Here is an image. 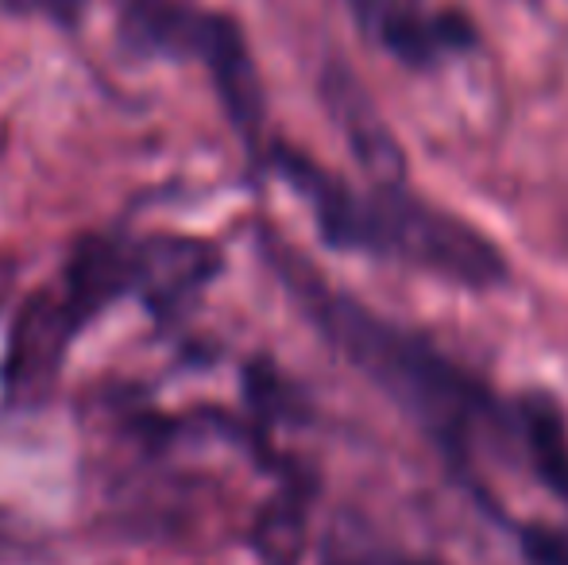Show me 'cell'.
Listing matches in <instances>:
<instances>
[{
	"label": "cell",
	"instance_id": "cell-9",
	"mask_svg": "<svg viewBox=\"0 0 568 565\" xmlns=\"http://www.w3.org/2000/svg\"><path fill=\"white\" fill-rule=\"evenodd\" d=\"M406 565H434V562H406Z\"/></svg>",
	"mask_w": 568,
	"mask_h": 565
},
{
	"label": "cell",
	"instance_id": "cell-5",
	"mask_svg": "<svg viewBox=\"0 0 568 565\" xmlns=\"http://www.w3.org/2000/svg\"><path fill=\"white\" fill-rule=\"evenodd\" d=\"M221 264V249L202 236H132V294L151 306V314H179L217 280Z\"/></svg>",
	"mask_w": 568,
	"mask_h": 565
},
{
	"label": "cell",
	"instance_id": "cell-7",
	"mask_svg": "<svg viewBox=\"0 0 568 565\" xmlns=\"http://www.w3.org/2000/svg\"><path fill=\"white\" fill-rule=\"evenodd\" d=\"M8 4H12L16 12L47 16V20L70 28V23H78V16H82V8L90 4V0H8Z\"/></svg>",
	"mask_w": 568,
	"mask_h": 565
},
{
	"label": "cell",
	"instance_id": "cell-6",
	"mask_svg": "<svg viewBox=\"0 0 568 565\" xmlns=\"http://www.w3.org/2000/svg\"><path fill=\"white\" fill-rule=\"evenodd\" d=\"M526 565H568V535L549 523H526L518 531Z\"/></svg>",
	"mask_w": 568,
	"mask_h": 565
},
{
	"label": "cell",
	"instance_id": "cell-8",
	"mask_svg": "<svg viewBox=\"0 0 568 565\" xmlns=\"http://www.w3.org/2000/svg\"><path fill=\"white\" fill-rule=\"evenodd\" d=\"M8 551H20V538H16L12 523L0 515V554H8Z\"/></svg>",
	"mask_w": 568,
	"mask_h": 565
},
{
	"label": "cell",
	"instance_id": "cell-2",
	"mask_svg": "<svg viewBox=\"0 0 568 565\" xmlns=\"http://www.w3.org/2000/svg\"><path fill=\"white\" fill-rule=\"evenodd\" d=\"M271 163L310 205L329 249L418 268L464 291H491L507 283V256L495 249L491 236L453 210L418 198L406 182H372V190H352L286 143L271 148Z\"/></svg>",
	"mask_w": 568,
	"mask_h": 565
},
{
	"label": "cell",
	"instance_id": "cell-1",
	"mask_svg": "<svg viewBox=\"0 0 568 565\" xmlns=\"http://www.w3.org/2000/svg\"><path fill=\"white\" fill-rule=\"evenodd\" d=\"M263 252L275 264L283 286L294 294V302L325 333V341L341 349L367 380H375L456 465H464L476 430L495 415V395L471 372L453 364L442 349L383 322L352 294L329 286L278 236L263 233Z\"/></svg>",
	"mask_w": 568,
	"mask_h": 565
},
{
	"label": "cell",
	"instance_id": "cell-3",
	"mask_svg": "<svg viewBox=\"0 0 568 565\" xmlns=\"http://www.w3.org/2000/svg\"><path fill=\"white\" fill-rule=\"evenodd\" d=\"M82 314L62 286H39L16 314L4 353V395L23 407H39L59 384L62 361L82 330Z\"/></svg>",
	"mask_w": 568,
	"mask_h": 565
},
{
	"label": "cell",
	"instance_id": "cell-4",
	"mask_svg": "<svg viewBox=\"0 0 568 565\" xmlns=\"http://www.w3.org/2000/svg\"><path fill=\"white\" fill-rule=\"evenodd\" d=\"M364 36L406 70H434L479 43L476 20L460 8H429L426 0H344Z\"/></svg>",
	"mask_w": 568,
	"mask_h": 565
}]
</instances>
